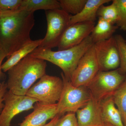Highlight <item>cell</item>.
<instances>
[{"mask_svg": "<svg viewBox=\"0 0 126 126\" xmlns=\"http://www.w3.org/2000/svg\"><path fill=\"white\" fill-rule=\"evenodd\" d=\"M34 12L18 10L0 13V45L8 59L31 42L34 25Z\"/></svg>", "mask_w": 126, "mask_h": 126, "instance_id": "obj_1", "label": "cell"}, {"mask_svg": "<svg viewBox=\"0 0 126 126\" xmlns=\"http://www.w3.org/2000/svg\"><path fill=\"white\" fill-rule=\"evenodd\" d=\"M46 61L28 55L8 71L6 85L10 92L25 96L38 79L46 74Z\"/></svg>", "mask_w": 126, "mask_h": 126, "instance_id": "obj_2", "label": "cell"}, {"mask_svg": "<svg viewBox=\"0 0 126 126\" xmlns=\"http://www.w3.org/2000/svg\"><path fill=\"white\" fill-rule=\"evenodd\" d=\"M94 44L90 35L81 44L67 49L54 51L50 49L38 47L30 54L57 65L63 70L65 78L70 81L79 60Z\"/></svg>", "mask_w": 126, "mask_h": 126, "instance_id": "obj_3", "label": "cell"}, {"mask_svg": "<svg viewBox=\"0 0 126 126\" xmlns=\"http://www.w3.org/2000/svg\"><path fill=\"white\" fill-rule=\"evenodd\" d=\"M61 76L63 87L61 97L57 103V115L60 117L65 113H74L84 107L92 98V95L87 87L73 86L70 80Z\"/></svg>", "mask_w": 126, "mask_h": 126, "instance_id": "obj_4", "label": "cell"}, {"mask_svg": "<svg viewBox=\"0 0 126 126\" xmlns=\"http://www.w3.org/2000/svg\"><path fill=\"white\" fill-rule=\"evenodd\" d=\"M63 87L62 79L46 74L32 86L26 95L42 105H53L59 101Z\"/></svg>", "mask_w": 126, "mask_h": 126, "instance_id": "obj_5", "label": "cell"}, {"mask_svg": "<svg viewBox=\"0 0 126 126\" xmlns=\"http://www.w3.org/2000/svg\"><path fill=\"white\" fill-rule=\"evenodd\" d=\"M126 75L119 70L99 71L87 86L92 96L100 102L113 94L125 81Z\"/></svg>", "mask_w": 126, "mask_h": 126, "instance_id": "obj_6", "label": "cell"}, {"mask_svg": "<svg viewBox=\"0 0 126 126\" xmlns=\"http://www.w3.org/2000/svg\"><path fill=\"white\" fill-rule=\"evenodd\" d=\"M46 34L38 47L50 49L58 47L64 33L69 26L71 15L62 9L46 11Z\"/></svg>", "mask_w": 126, "mask_h": 126, "instance_id": "obj_7", "label": "cell"}, {"mask_svg": "<svg viewBox=\"0 0 126 126\" xmlns=\"http://www.w3.org/2000/svg\"><path fill=\"white\" fill-rule=\"evenodd\" d=\"M4 106L0 113V126H10L12 119L19 113L33 109L37 100L28 96L16 95L7 91L4 97Z\"/></svg>", "mask_w": 126, "mask_h": 126, "instance_id": "obj_8", "label": "cell"}, {"mask_svg": "<svg viewBox=\"0 0 126 126\" xmlns=\"http://www.w3.org/2000/svg\"><path fill=\"white\" fill-rule=\"evenodd\" d=\"M99 71L94 44L79 60L72 74L70 82L75 87H87Z\"/></svg>", "mask_w": 126, "mask_h": 126, "instance_id": "obj_9", "label": "cell"}, {"mask_svg": "<svg viewBox=\"0 0 126 126\" xmlns=\"http://www.w3.org/2000/svg\"><path fill=\"white\" fill-rule=\"evenodd\" d=\"M94 47L99 71H110L119 67L120 58L114 36L95 43Z\"/></svg>", "mask_w": 126, "mask_h": 126, "instance_id": "obj_10", "label": "cell"}, {"mask_svg": "<svg viewBox=\"0 0 126 126\" xmlns=\"http://www.w3.org/2000/svg\"><path fill=\"white\" fill-rule=\"evenodd\" d=\"M95 24V22L88 21L69 25L57 47L58 50L67 49L81 44L90 35Z\"/></svg>", "mask_w": 126, "mask_h": 126, "instance_id": "obj_11", "label": "cell"}, {"mask_svg": "<svg viewBox=\"0 0 126 126\" xmlns=\"http://www.w3.org/2000/svg\"><path fill=\"white\" fill-rule=\"evenodd\" d=\"M33 109L19 126H44L48 120L53 119L57 115V103L44 105L37 102Z\"/></svg>", "mask_w": 126, "mask_h": 126, "instance_id": "obj_12", "label": "cell"}, {"mask_svg": "<svg viewBox=\"0 0 126 126\" xmlns=\"http://www.w3.org/2000/svg\"><path fill=\"white\" fill-rule=\"evenodd\" d=\"M76 113L78 126H97L103 123L99 102L92 97Z\"/></svg>", "mask_w": 126, "mask_h": 126, "instance_id": "obj_13", "label": "cell"}, {"mask_svg": "<svg viewBox=\"0 0 126 126\" xmlns=\"http://www.w3.org/2000/svg\"><path fill=\"white\" fill-rule=\"evenodd\" d=\"M99 103L103 123L112 126H124L120 113L115 106L112 95L104 98Z\"/></svg>", "mask_w": 126, "mask_h": 126, "instance_id": "obj_14", "label": "cell"}, {"mask_svg": "<svg viewBox=\"0 0 126 126\" xmlns=\"http://www.w3.org/2000/svg\"><path fill=\"white\" fill-rule=\"evenodd\" d=\"M112 1L110 0H87L82 10L79 14L72 15L69 25L83 22H95L97 12L102 5Z\"/></svg>", "mask_w": 126, "mask_h": 126, "instance_id": "obj_15", "label": "cell"}, {"mask_svg": "<svg viewBox=\"0 0 126 126\" xmlns=\"http://www.w3.org/2000/svg\"><path fill=\"white\" fill-rule=\"evenodd\" d=\"M42 41V39L32 40L26 45L12 54L1 65V69L2 72H7L10 69L39 47Z\"/></svg>", "mask_w": 126, "mask_h": 126, "instance_id": "obj_16", "label": "cell"}, {"mask_svg": "<svg viewBox=\"0 0 126 126\" xmlns=\"http://www.w3.org/2000/svg\"><path fill=\"white\" fill-rule=\"evenodd\" d=\"M118 27L112 23L98 18L90 35L94 44L107 40L111 38Z\"/></svg>", "mask_w": 126, "mask_h": 126, "instance_id": "obj_17", "label": "cell"}, {"mask_svg": "<svg viewBox=\"0 0 126 126\" xmlns=\"http://www.w3.org/2000/svg\"><path fill=\"white\" fill-rule=\"evenodd\" d=\"M60 9V4L57 0H22L19 10L34 12L39 10L46 11Z\"/></svg>", "mask_w": 126, "mask_h": 126, "instance_id": "obj_18", "label": "cell"}, {"mask_svg": "<svg viewBox=\"0 0 126 126\" xmlns=\"http://www.w3.org/2000/svg\"><path fill=\"white\" fill-rule=\"evenodd\" d=\"M115 105L120 113L124 126H126V82H124L112 95Z\"/></svg>", "mask_w": 126, "mask_h": 126, "instance_id": "obj_19", "label": "cell"}, {"mask_svg": "<svg viewBox=\"0 0 126 126\" xmlns=\"http://www.w3.org/2000/svg\"><path fill=\"white\" fill-rule=\"evenodd\" d=\"M112 1V3L109 5L101 6L97 12V16L98 18L115 25L118 19V12L115 2Z\"/></svg>", "mask_w": 126, "mask_h": 126, "instance_id": "obj_20", "label": "cell"}, {"mask_svg": "<svg viewBox=\"0 0 126 126\" xmlns=\"http://www.w3.org/2000/svg\"><path fill=\"white\" fill-rule=\"evenodd\" d=\"M87 0H59L61 9L69 15H75L82 10Z\"/></svg>", "mask_w": 126, "mask_h": 126, "instance_id": "obj_21", "label": "cell"}, {"mask_svg": "<svg viewBox=\"0 0 126 126\" xmlns=\"http://www.w3.org/2000/svg\"><path fill=\"white\" fill-rule=\"evenodd\" d=\"M117 44L119 58L120 66L119 70L123 73H126V40L121 35L117 34L114 36Z\"/></svg>", "mask_w": 126, "mask_h": 126, "instance_id": "obj_22", "label": "cell"}, {"mask_svg": "<svg viewBox=\"0 0 126 126\" xmlns=\"http://www.w3.org/2000/svg\"><path fill=\"white\" fill-rule=\"evenodd\" d=\"M118 12L116 26L121 30L126 31V0H113Z\"/></svg>", "mask_w": 126, "mask_h": 126, "instance_id": "obj_23", "label": "cell"}, {"mask_svg": "<svg viewBox=\"0 0 126 126\" xmlns=\"http://www.w3.org/2000/svg\"><path fill=\"white\" fill-rule=\"evenodd\" d=\"M22 1V0H0V13L18 10Z\"/></svg>", "mask_w": 126, "mask_h": 126, "instance_id": "obj_24", "label": "cell"}, {"mask_svg": "<svg viewBox=\"0 0 126 126\" xmlns=\"http://www.w3.org/2000/svg\"><path fill=\"white\" fill-rule=\"evenodd\" d=\"M55 126H78L76 114L68 113L60 118Z\"/></svg>", "mask_w": 126, "mask_h": 126, "instance_id": "obj_25", "label": "cell"}, {"mask_svg": "<svg viewBox=\"0 0 126 126\" xmlns=\"http://www.w3.org/2000/svg\"><path fill=\"white\" fill-rule=\"evenodd\" d=\"M7 89L6 83L4 82H2V86L0 89V113L4 106V104L3 103L4 97L7 91Z\"/></svg>", "mask_w": 126, "mask_h": 126, "instance_id": "obj_26", "label": "cell"}, {"mask_svg": "<svg viewBox=\"0 0 126 126\" xmlns=\"http://www.w3.org/2000/svg\"><path fill=\"white\" fill-rule=\"evenodd\" d=\"M6 57V55L5 52L0 45V75L1 77L3 76V74L1 69L2 61Z\"/></svg>", "mask_w": 126, "mask_h": 126, "instance_id": "obj_27", "label": "cell"}, {"mask_svg": "<svg viewBox=\"0 0 126 126\" xmlns=\"http://www.w3.org/2000/svg\"><path fill=\"white\" fill-rule=\"evenodd\" d=\"M60 117L59 115H57L53 119H51V121L49 122V123L46 124L44 126H55V124L58 121V120L59 118H60Z\"/></svg>", "mask_w": 126, "mask_h": 126, "instance_id": "obj_28", "label": "cell"}, {"mask_svg": "<svg viewBox=\"0 0 126 126\" xmlns=\"http://www.w3.org/2000/svg\"><path fill=\"white\" fill-rule=\"evenodd\" d=\"M97 126H112L110 125V124H107L106 123H103L101 125H98Z\"/></svg>", "mask_w": 126, "mask_h": 126, "instance_id": "obj_29", "label": "cell"}, {"mask_svg": "<svg viewBox=\"0 0 126 126\" xmlns=\"http://www.w3.org/2000/svg\"><path fill=\"white\" fill-rule=\"evenodd\" d=\"M1 77L0 75V78H1ZM2 83H1L0 82V89L1 88V86H2Z\"/></svg>", "mask_w": 126, "mask_h": 126, "instance_id": "obj_30", "label": "cell"}, {"mask_svg": "<svg viewBox=\"0 0 126 126\" xmlns=\"http://www.w3.org/2000/svg\"><path fill=\"white\" fill-rule=\"evenodd\" d=\"M124 82H126V79H125V81H124Z\"/></svg>", "mask_w": 126, "mask_h": 126, "instance_id": "obj_31", "label": "cell"}, {"mask_svg": "<svg viewBox=\"0 0 126 126\" xmlns=\"http://www.w3.org/2000/svg\"></svg>", "mask_w": 126, "mask_h": 126, "instance_id": "obj_32", "label": "cell"}]
</instances>
